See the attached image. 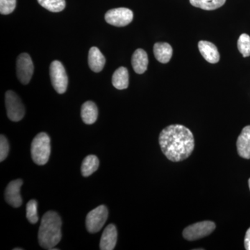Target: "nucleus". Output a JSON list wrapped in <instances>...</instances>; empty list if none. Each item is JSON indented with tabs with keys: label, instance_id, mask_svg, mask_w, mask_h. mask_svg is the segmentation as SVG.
Here are the masks:
<instances>
[{
	"label": "nucleus",
	"instance_id": "f257e3e1",
	"mask_svg": "<svg viewBox=\"0 0 250 250\" xmlns=\"http://www.w3.org/2000/svg\"><path fill=\"white\" fill-rule=\"evenodd\" d=\"M159 145L164 155L171 161L179 162L191 155L195 140L190 129L181 125H172L159 135Z\"/></svg>",
	"mask_w": 250,
	"mask_h": 250
},
{
	"label": "nucleus",
	"instance_id": "f03ea898",
	"mask_svg": "<svg viewBox=\"0 0 250 250\" xmlns=\"http://www.w3.org/2000/svg\"><path fill=\"white\" fill-rule=\"evenodd\" d=\"M62 221L57 212L49 210L42 216L39 231V244L44 249L51 250L62 240Z\"/></svg>",
	"mask_w": 250,
	"mask_h": 250
},
{
	"label": "nucleus",
	"instance_id": "7ed1b4c3",
	"mask_svg": "<svg viewBox=\"0 0 250 250\" xmlns=\"http://www.w3.org/2000/svg\"><path fill=\"white\" fill-rule=\"evenodd\" d=\"M50 138L46 133L36 135L31 146L33 161L39 166L45 165L48 162L51 154Z\"/></svg>",
	"mask_w": 250,
	"mask_h": 250
},
{
	"label": "nucleus",
	"instance_id": "20e7f679",
	"mask_svg": "<svg viewBox=\"0 0 250 250\" xmlns=\"http://www.w3.org/2000/svg\"><path fill=\"white\" fill-rule=\"evenodd\" d=\"M108 216V208L104 205L99 206L90 211L85 218V228L88 232L95 233L100 231L107 220Z\"/></svg>",
	"mask_w": 250,
	"mask_h": 250
},
{
	"label": "nucleus",
	"instance_id": "39448f33",
	"mask_svg": "<svg viewBox=\"0 0 250 250\" xmlns=\"http://www.w3.org/2000/svg\"><path fill=\"white\" fill-rule=\"evenodd\" d=\"M5 104L8 118L11 121L18 122L24 118L25 109L21 99L12 90H8L5 94Z\"/></svg>",
	"mask_w": 250,
	"mask_h": 250
},
{
	"label": "nucleus",
	"instance_id": "423d86ee",
	"mask_svg": "<svg viewBox=\"0 0 250 250\" xmlns=\"http://www.w3.org/2000/svg\"><path fill=\"white\" fill-rule=\"evenodd\" d=\"M51 81L54 89L59 94L66 91L68 85V77L63 65L59 61H54L49 67Z\"/></svg>",
	"mask_w": 250,
	"mask_h": 250
},
{
	"label": "nucleus",
	"instance_id": "0eeeda50",
	"mask_svg": "<svg viewBox=\"0 0 250 250\" xmlns=\"http://www.w3.org/2000/svg\"><path fill=\"white\" fill-rule=\"evenodd\" d=\"M215 229V224L211 221H203L187 227L183 231V236L189 241H196L208 236Z\"/></svg>",
	"mask_w": 250,
	"mask_h": 250
},
{
	"label": "nucleus",
	"instance_id": "6e6552de",
	"mask_svg": "<svg viewBox=\"0 0 250 250\" xmlns=\"http://www.w3.org/2000/svg\"><path fill=\"white\" fill-rule=\"evenodd\" d=\"M134 14L127 8L109 10L105 14V21L111 25L122 27L128 25L133 21Z\"/></svg>",
	"mask_w": 250,
	"mask_h": 250
},
{
	"label": "nucleus",
	"instance_id": "1a4fd4ad",
	"mask_svg": "<svg viewBox=\"0 0 250 250\" xmlns=\"http://www.w3.org/2000/svg\"><path fill=\"white\" fill-rule=\"evenodd\" d=\"M16 70L20 82L22 84H28L31 81L34 70V64L29 54L22 53L19 55L16 63Z\"/></svg>",
	"mask_w": 250,
	"mask_h": 250
},
{
	"label": "nucleus",
	"instance_id": "9d476101",
	"mask_svg": "<svg viewBox=\"0 0 250 250\" xmlns=\"http://www.w3.org/2000/svg\"><path fill=\"white\" fill-rule=\"evenodd\" d=\"M22 184V179H16L10 182L5 190V200L14 208H18L22 205V199L21 195V188Z\"/></svg>",
	"mask_w": 250,
	"mask_h": 250
},
{
	"label": "nucleus",
	"instance_id": "9b49d317",
	"mask_svg": "<svg viewBox=\"0 0 250 250\" xmlns=\"http://www.w3.org/2000/svg\"><path fill=\"white\" fill-rule=\"evenodd\" d=\"M118 231L116 227L113 224L108 225L104 230L100 240V248L102 250H113L116 246Z\"/></svg>",
	"mask_w": 250,
	"mask_h": 250
},
{
	"label": "nucleus",
	"instance_id": "f8f14e48",
	"mask_svg": "<svg viewBox=\"0 0 250 250\" xmlns=\"http://www.w3.org/2000/svg\"><path fill=\"white\" fill-rule=\"evenodd\" d=\"M237 151L243 159H250V125L242 130L236 143Z\"/></svg>",
	"mask_w": 250,
	"mask_h": 250
},
{
	"label": "nucleus",
	"instance_id": "ddd939ff",
	"mask_svg": "<svg viewBox=\"0 0 250 250\" xmlns=\"http://www.w3.org/2000/svg\"><path fill=\"white\" fill-rule=\"evenodd\" d=\"M202 57L210 63H216L220 60V54L216 46L208 41H201L198 43Z\"/></svg>",
	"mask_w": 250,
	"mask_h": 250
},
{
	"label": "nucleus",
	"instance_id": "4468645a",
	"mask_svg": "<svg viewBox=\"0 0 250 250\" xmlns=\"http://www.w3.org/2000/svg\"><path fill=\"white\" fill-rule=\"evenodd\" d=\"M106 59L100 49L96 47L90 49L88 53V65L90 70L95 72H100L104 67Z\"/></svg>",
	"mask_w": 250,
	"mask_h": 250
},
{
	"label": "nucleus",
	"instance_id": "2eb2a0df",
	"mask_svg": "<svg viewBox=\"0 0 250 250\" xmlns=\"http://www.w3.org/2000/svg\"><path fill=\"white\" fill-rule=\"evenodd\" d=\"M148 62L147 54L144 49H138L135 51L131 59V64L136 73H144L147 70Z\"/></svg>",
	"mask_w": 250,
	"mask_h": 250
},
{
	"label": "nucleus",
	"instance_id": "dca6fc26",
	"mask_svg": "<svg viewBox=\"0 0 250 250\" xmlns=\"http://www.w3.org/2000/svg\"><path fill=\"white\" fill-rule=\"evenodd\" d=\"M81 116L82 121L86 125H92L96 122L98 117V109L93 102H85L82 106Z\"/></svg>",
	"mask_w": 250,
	"mask_h": 250
},
{
	"label": "nucleus",
	"instance_id": "f3484780",
	"mask_svg": "<svg viewBox=\"0 0 250 250\" xmlns=\"http://www.w3.org/2000/svg\"><path fill=\"white\" fill-rule=\"evenodd\" d=\"M172 48L167 42H156L154 45V54L158 62L167 63L170 62L172 56Z\"/></svg>",
	"mask_w": 250,
	"mask_h": 250
},
{
	"label": "nucleus",
	"instance_id": "a211bd4d",
	"mask_svg": "<svg viewBox=\"0 0 250 250\" xmlns=\"http://www.w3.org/2000/svg\"><path fill=\"white\" fill-rule=\"evenodd\" d=\"M112 83L113 86L118 90L126 89L129 86V72L125 67L117 69L113 77Z\"/></svg>",
	"mask_w": 250,
	"mask_h": 250
},
{
	"label": "nucleus",
	"instance_id": "6ab92c4d",
	"mask_svg": "<svg viewBox=\"0 0 250 250\" xmlns=\"http://www.w3.org/2000/svg\"><path fill=\"white\" fill-rule=\"evenodd\" d=\"M100 165L98 158L95 155H88L83 159L82 165V173L83 177H89L98 170Z\"/></svg>",
	"mask_w": 250,
	"mask_h": 250
},
{
	"label": "nucleus",
	"instance_id": "aec40b11",
	"mask_svg": "<svg viewBox=\"0 0 250 250\" xmlns=\"http://www.w3.org/2000/svg\"><path fill=\"white\" fill-rule=\"evenodd\" d=\"M190 2L195 7L212 11L223 6L226 0H190Z\"/></svg>",
	"mask_w": 250,
	"mask_h": 250
},
{
	"label": "nucleus",
	"instance_id": "412c9836",
	"mask_svg": "<svg viewBox=\"0 0 250 250\" xmlns=\"http://www.w3.org/2000/svg\"><path fill=\"white\" fill-rule=\"evenodd\" d=\"M39 4L51 12L62 11L65 7V0H38Z\"/></svg>",
	"mask_w": 250,
	"mask_h": 250
},
{
	"label": "nucleus",
	"instance_id": "4be33fe9",
	"mask_svg": "<svg viewBox=\"0 0 250 250\" xmlns=\"http://www.w3.org/2000/svg\"><path fill=\"white\" fill-rule=\"evenodd\" d=\"M238 48L243 57H248L250 56V36L246 34L240 36L238 41Z\"/></svg>",
	"mask_w": 250,
	"mask_h": 250
},
{
	"label": "nucleus",
	"instance_id": "5701e85b",
	"mask_svg": "<svg viewBox=\"0 0 250 250\" xmlns=\"http://www.w3.org/2000/svg\"><path fill=\"white\" fill-rule=\"evenodd\" d=\"M27 218L31 224H36L39 221L38 216V203L36 200H31L27 205Z\"/></svg>",
	"mask_w": 250,
	"mask_h": 250
},
{
	"label": "nucleus",
	"instance_id": "b1692460",
	"mask_svg": "<svg viewBox=\"0 0 250 250\" xmlns=\"http://www.w3.org/2000/svg\"><path fill=\"white\" fill-rule=\"evenodd\" d=\"M16 0H0V13L2 15L11 14L16 9Z\"/></svg>",
	"mask_w": 250,
	"mask_h": 250
},
{
	"label": "nucleus",
	"instance_id": "393cba45",
	"mask_svg": "<svg viewBox=\"0 0 250 250\" xmlns=\"http://www.w3.org/2000/svg\"><path fill=\"white\" fill-rule=\"evenodd\" d=\"M9 152V144L4 135L0 136V161L2 162L7 157Z\"/></svg>",
	"mask_w": 250,
	"mask_h": 250
},
{
	"label": "nucleus",
	"instance_id": "a878e982",
	"mask_svg": "<svg viewBox=\"0 0 250 250\" xmlns=\"http://www.w3.org/2000/svg\"><path fill=\"white\" fill-rule=\"evenodd\" d=\"M245 248L247 250H250V228L248 229L245 237Z\"/></svg>",
	"mask_w": 250,
	"mask_h": 250
},
{
	"label": "nucleus",
	"instance_id": "bb28decb",
	"mask_svg": "<svg viewBox=\"0 0 250 250\" xmlns=\"http://www.w3.org/2000/svg\"><path fill=\"white\" fill-rule=\"evenodd\" d=\"M14 250H22V248H14Z\"/></svg>",
	"mask_w": 250,
	"mask_h": 250
},
{
	"label": "nucleus",
	"instance_id": "cd10ccee",
	"mask_svg": "<svg viewBox=\"0 0 250 250\" xmlns=\"http://www.w3.org/2000/svg\"><path fill=\"white\" fill-rule=\"evenodd\" d=\"M248 183H249V187L250 189V179H249V181H248Z\"/></svg>",
	"mask_w": 250,
	"mask_h": 250
}]
</instances>
